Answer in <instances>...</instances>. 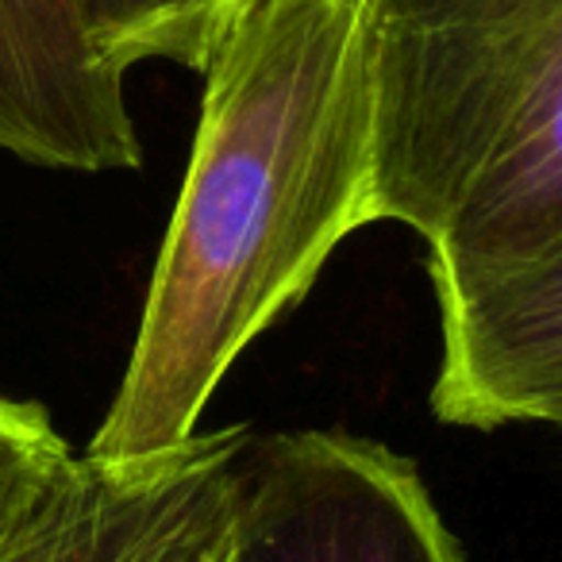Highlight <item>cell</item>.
I'll return each mask as SVG.
<instances>
[{
	"label": "cell",
	"mask_w": 562,
	"mask_h": 562,
	"mask_svg": "<svg viewBox=\"0 0 562 562\" xmlns=\"http://www.w3.org/2000/svg\"><path fill=\"white\" fill-rule=\"evenodd\" d=\"M436 305L439 420L477 431L562 424V243Z\"/></svg>",
	"instance_id": "6"
},
{
	"label": "cell",
	"mask_w": 562,
	"mask_h": 562,
	"mask_svg": "<svg viewBox=\"0 0 562 562\" xmlns=\"http://www.w3.org/2000/svg\"><path fill=\"white\" fill-rule=\"evenodd\" d=\"M554 428H559V431H562V424H554Z\"/></svg>",
	"instance_id": "10"
},
{
	"label": "cell",
	"mask_w": 562,
	"mask_h": 562,
	"mask_svg": "<svg viewBox=\"0 0 562 562\" xmlns=\"http://www.w3.org/2000/svg\"><path fill=\"white\" fill-rule=\"evenodd\" d=\"M243 443L239 424L143 467L74 454L35 516V562H224Z\"/></svg>",
	"instance_id": "4"
},
{
	"label": "cell",
	"mask_w": 562,
	"mask_h": 562,
	"mask_svg": "<svg viewBox=\"0 0 562 562\" xmlns=\"http://www.w3.org/2000/svg\"><path fill=\"white\" fill-rule=\"evenodd\" d=\"M81 9L116 70L166 58L204 74L235 0H81Z\"/></svg>",
	"instance_id": "7"
},
{
	"label": "cell",
	"mask_w": 562,
	"mask_h": 562,
	"mask_svg": "<svg viewBox=\"0 0 562 562\" xmlns=\"http://www.w3.org/2000/svg\"><path fill=\"white\" fill-rule=\"evenodd\" d=\"M40 505H43V501H40ZM40 505H35V513L20 524L16 536L0 547V562H35V516H40Z\"/></svg>",
	"instance_id": "9"
},
{
	"label": "cell",
	"mask_w": 562,
	"mask_h": 562,
	"mask_svg": "<svg viewBox=\"0 0 562 562\" xmlns=\"http://www.w3.org/2000/svg\"><path fill=\"white\" fill-rule=\"evenodd\" d=\"M120 390L81 454L170 459L243 351L374 224L370 0H235Z\"/></svg>",
	"instance_id": "1"
},
{
	"label": "cell",
	"mask_w": 562,
	"mask_h": 562,
	"mask_svg": "<svg viewBox=\"0 0 562 562\" xmlns=\"http://www.w3.org/2000/svg\"><path fill=\"white\" fill-rule=\"evenodd\" d=\"M74 459L47 408L0 393V547L35 513L63 467Z\"/></svg>",
	"instance_id": "8"
},
{
	"label": "cell",
	"mask_w": 562,
	"mask_h": 562,
	"mask_svg": "<svg viewBox=\"0 0 562 562\" xmlns=\"http://www.w3.org/2000/svg\"><path fill=\"white\" fill-rule=\"evenodd\" d=\"M224 562H462L420 470L344 431H247Z\"/></svg>",
	"instance_id": "3"
},
{
	"label": "cell",
	"mask_w": 562,
	"mask_h": 562,
	"mask_svg": "<svg viewBox=\"0 0 562 562\" xmlns=\"http://www.w3.org/2000/svg\"><path fill=\"white\" fill-rule=\"evenodd\" d=\"M0 150L74 173L143 162L124 70L104 58L81 0H0Z\"/></svg>",
	"instance_id": "5"
},
{
	"label": "cell",
	"mask_w": 562,
	"mask_h": 562,
	"mask_svg": "<svg viewBox=\"0 0 562 562\" xmlns=\"http://www.w3.org/2000/svg\"><path fill=\"white\" fill-rule=\"evenodd\" d=\"M374 224L428 243L436 301L562 243V0H370Z\"/></svg>",
	"instance_id": "2"
}]
</instances>
